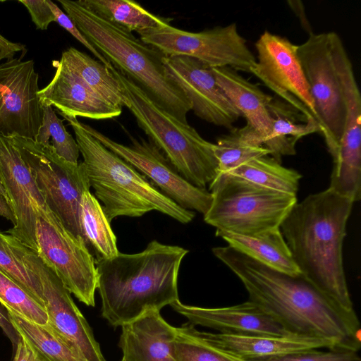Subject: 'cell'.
Instances as JSON below:
<instances>
[{"label": "cell", "mask_w": 361, "mask_h": 361, "mask_svg": "<svg viewBox=\"0 0 361 361\" xmlns=\"http://www.w3.org/2000/svg\"><path fill=\"white\" fill-rule=\"evenodd\" d=\"M212 252L240 279L249 300L288 334L329 341L334 349H360L355 311L341 307L302 274L279 271L229 245L214 247Z\"/></svg>", "instance_id": "obj_1"}, {"label": "cell", "mask_w": 361, "mask_h": 361, "mask_svg": "<svg viewBox=\"0 0 361 361\" xmlns=\"http://www.w3.org/2000/svg\"><path fill=\"white\" fill-rule=\"evenodd\" d=\"M353 203L328 188L296 202L280 226L300 274L350 312L343 244Z\"/></svg>", "instance_id": "obj_2"}, {"label": "cell", "mask_w": 361, "mask_h": 361, "mask_svg": "<svg viewBox=\"0 0 361 361\" xmlns=\"http://www.w3.org/2000/svg\"><path fill=\"white\" fill-rule=\"evenodd\" d=\"M188 252L154 240L140 252L96 261L102 317L121 327L178 300V273Z\"/></svg>", "instance_id": "obj_3"}, {"label": "cell", "mask_w": 361, "mask_h": 361, "mask_svg": "<svg viewBox=\"0 0 361 361\" xmlns=\"http://www.w3.org/2000/svg\"><path fill=\"white\" fill-rule=\"evenodd\" d=\"M88 42L120 73L132 80L160 107L188 123L192 105L166 73V56L131 32L97 16L80 1L59 0Z\"/></svg>", "instance_id": "obj_4"}, {"label": "cell", "mask_w": 361, "mask_h": 361, "mask_svg": "<svg viewBox=\"0 0 361 361\" xmlns=\"http://www.w3.org/2000/svg\"><path fill=\"white\" fill-rule=\"evenodd\" d=\"M61 115L72 127L94 196L111 222L118 216L140 217L157 211L182 224L195 214L162 193L144 175L86 132L77 118Z\"/></svg>", "instance_id": "obj_5"}, {"label": "cell", "mask_w": 361, "mask_h": 361, "mask_svg": "<svg viewBox=\"0 0 361 361\" xmlns=\"http://www.w3.org/2000/svg\"><path fill=\"white\" fill-rule=\"evenodd\" d=\"M109 69L123 88L128 102L126 107L149 140L163 152L183 178L206 189L219 173L214 144L204 140L188 123L180 121L160 107L113 66Z\"/></svg>", "instance_id": "obj_6"}, {"label": "cell", "mask_w": 361, "mask_h": 361, "mask_svg": "<svg viewBox=\"0 0 361 361\" xmlns=\"http://www.w3.org/2000/svg\"><path fill=\"white\" fill-rule=\"evenodd\" d=\"M212 203L204 221L216 231L254 235L280 228L295 195L268 189L226 173L209 183Z\"/></svg>", "instance_id": "obj_7"}, {"label": "cell", "mask_w": 361, "mask_h": 361, "mask_svg": "<svg viewBox=\"0 0 361 361\" xmlns=\"http://www.w3.org/2000/svg\"><path fill=\"white\" fill-rule=\"evenodd\" d=\"M11 137L46 205L67 230L82 240L79 222L80 207L83 193L90 188L82 162L67 161L56 153L51 145L18 135Z\"/></svg>", "instance_id": "obj_8"}, {"label": "cell", "mask_w": 361, "mask_h": 361, "mask_svg": "<svg viewBox=\"0 0 361 361\" xmlns=\"http://www.w3.org/2000/svg\"><path fill=\"white\" fill-rule=\"evenodd\" d=\"M140 39L166 56L195 59L209 68L250 73L256 57L240 35L237 24L192 32L170 25L138 32Z\"/></svg>", "instance_id": "obj_9"}, {"label": "cell", "mask_w": 361, "mask_h": 361, "mask_svg": "<svg viewBox=\"0 0 361 361\" xmlns=\"http://www.w3.org/2000/svg\"><path fill=\"white\" fill-rule=\"evenodd\" d=\"M36 216L38 256L80 302L94 307L98 283L94 257L47 206L39 209Z\"/></svg>", "instance_id": "obj_10"}, {"label": "cell", "mask_w": 361, "mask_h": 361, "mask_svg": "<svg viewBox=\"0 0 361 361\" xmlns=\"http://www.w3.org/2000/svg\"><path fill=\"white\" fill-rule=\"evenodd\" d=\"M297 54L314 102L319 133L331 154L343 133L346 104L329 32L309 35L298 45Z\"/></svg>", "instance_id": "obj_11"}, {"label": "cell", "mask_w": 361, "mask_h": 361, "mask_svg": "<svg viewBox=\"0 0 361 361\" xmlns=\"http://www.w3.org/2000/svg\"><path fill=\"white\" fill-rule=\"evenodd\" d=\"M6 238L26 267L40 281L47 324L86 361H106L89 324L61 280L36 252L9 234H6Z\"/></svg>", "instance_id": "obj_12"}, {"label": "cell", "mask_w": 361, "mask_h": 361, "mask_svg": "<svg viewBox=\"0 0 361 361\" xmlns=\"http://www.w3.org/2000/svg\"><path fill=\"white\" fill-rule=\"evenodd\" d=\"M335 61L346 104L342 137L331 154L333 169L329 188L354 202L361 196V97L353 65L340 36L330 32Z\"/></svg>", "instance_id": "obj_13"}, {"label": "cell", "mask_w": 361, "mask_h": 361, "mask_svg": "<svg viewBox=\"0 0 361 361\" xmlns=\"http://www.w3.org/2000/svg\"><path fill=\"white\" fill-rule=\"evenodd\" d=\"M82 128L109 150L144 175L162 193L181 207L203 215L212 203V195L183 178L163 152L149 140L129 135V145L118 143L90 126Z\"/></svg>", "instance_id": "obj_14"}, {"label": "cell", "mask_w": 361, "mask_h": 361, "mask_svg": "<svg viewBox=\"0 0 361 361\" xmlns=\"http://www.w3.org/2000/svg\"><path fill=\"white\" fill-rule=\"evenodd\" d=\"M255 46L257 56L250 73L280 99L317 121L314 102L298 56V45L265 30Z\"/></svg>", "instance_id": "obj_15"}, {"label": "cell", "mask_w": 361, "mask_h": 361, "mask_svg": "<svg viewBox=\"0 0 361 361\" xmlns=\"http://www.w3.org/2000/svg\"><path fill=\"white\" fill-rule=\"evenodd\" d=\"M38 79L32 60L0 64V134L35 140L44 116Z\"/></svg>", "instance_id": "obj_16"}, {"label": "cell", "mask_w": 361, "mask_h": 361, "mask_svg": "<svg viewBox=\"0 0 361 361\" xmlns=\"http://www.w3.org/2000/svg\"><path fill=\"white\" fill-rule=\"evenodd\" d=\"M0 181L16 219L6 233L37 253V212L47 205L13 137L1 134Z\"/></svg>", "instance_id": "obj_17"}, {"label": "cell", "mask_w": 361, "mask_h": 361, "mask_svg": "<svg viewBox=\"0 0 361 361\" xmlns=\"http://www.w3.org/2000/svg\"><path fill=\"white\" fill-rule=\"evenodd\" d=\"M164 65L197 116L215 126L233 128L241 114L218 84L211 68L187 56H165Z\"/></svg>", "instance_id": "obj_18"}, {"label": "cell", "mask_w": 361, "mask_h": 361, "mask_svg": "<svg viewBox=\"0 0 361 361\" xmlns=\"http://www.w3.org/2000/svg\"><path fill=\"white\" fill-rule=\"evenodd\" d=\"M193 326L214 329L219 334L289 335L281 325L250 300L223 307H202L183 304L170 305Z\"/></svg>", "instance_id": "obj_19"}, {"label": "cell", "mask_w": 361, "mask_h": 361, "mask_svg": "<svg viewBox=\"0 0 361 361\" xmlns=\"http://www.w3.org/2000/svg\"><path fill=\"white\" fill-rule=\"evenodd\" d=\"M56 72L51 82L37 95L42 106H54L59 114L94 120L118 116L122 109L109 103L91 90L59 61H54Z\"/></svg>", "instance_id": "obj_20"}, {"label": "cell", "mask_w": 361, "mask_h": 361, "mask_svg": "<svg viewBox=\"0 0 361 361\" xmlns=\"http://www.w3.org/2000/svg\"><path fill=\"white\" fill-rule=\"evenodd\" d=\"M176 327L170 325L160 311L149 310L121 326L118 346L124 361H177L173 341Z\"/></svg>", "instance_id": "obj_21"}, {"label": "cell", "mask_w": 361, "mask_h": 361, "mask_svg": "<svg viewBox=\"0 0 361 361\" xmlns=\"http://www.w3.org/2000/svg\"><path fill=\"white\" fill-rule=\"evenodd\" d=\"M202 332L214 344L245 361L268 359L314 349H334L329 341L294 334L235 335Z\"/></svg>", "instance_id": "obj_22"}, {"label": "cell", "mask_w": 361, "mask_h": 361, "mask_svg": "<svg viewBox=\"0 0 361 361\" xmlns=\"http://www.w3.org/2000/svg\"><path fill=\"white\" fill-rule=\"evenodd\" d=\"M221 88L264 145L271 133L268 104L272 97L230 68H211Z\"/></svg>", "instance_id": "obj_23"}, {"label": "cell", "mask_w": 361, "mask_h": 361, "mask_svg": "<svg viewBox=\"0 0 361 361\" xmlns=\"http://www.w3.org/2000/svg\"><path fill=\"white\" fill-rule=\"evenodd\" d=\"M271 133L264 147L281 163L283 156L294 155L296 142L302 137L320 132L317 121L302 114L280 99L272 97L268 104Z\"/></svg>", "instance_id": "obj_24"}, {"label": "cell", "mask_w": 361, "mask_h": 361, "mask_svg": "<svg viewBox=\"0 0 361 361\" xmlns=\"http://www.w3.org/2000/svg\"><path fill=\"white\" fill-rule=\"evenodd\" d=\"M215 234L228 245L271 269L290 275L300 273L280 228L254 235L219 231Z\"/></svg>", "instance_id": "obj_25"}, {"label": "cell", "mask_w": 361, "mask_h": 361, "mask_svg": "<svg viewBox=\"0 0 361 361\" xmlns=\"http://www.w3.org/2000/svg\"><path fill=\"white\" fill-rule=\"evenodd\" d=\"M59 61L103 99L119 108L126 107L121 84L104 64L74 47L64 51Z\"/></svg>", "instance_id": "obj_26"}, {"label": "cell", "mask_w": 361, "mask_h": 361, "mask_svg": "<svg viewBox=\"0 0 361 361\" xmlns=\"http://www.w3.org/2000/svg\"><path fill=\"white\" fill-rule=\"evenodd\" d=\"M79 222L82 240L96 261L111 259L119 252L116 236L102 207L90 191L81 199Z\"/></svg>", "instance_id": "obj_27"}, {"label": "cell", "mask_w": 361, "mask_h": 361, "mask_svg": "<svg viewBox=\"0 0 361 361\" xmlns=\"http://www.w3.org/2000/svg\"><path fill=\"white\" fill-rule=\"evenodd\" d=\"M7 313L18 334L42 361H86L48 324H38Z\"/></svg>", "instance_id": "obj_28"}, {"label": "cell", "mask_w": 361, "mask_h": 361, "mask_svg": "<svg viewBox=\"0 0 361 361\" xmlns=\"http://www.w3.org/2000/svg\"><path fill=\"white\" fill-rule=\"evenodd\" d=\"M97 16L129 32L156 29L170 25L171 19L151 13L130 0H80Z\"/></svg>", "instance_id": "obj_29"}, {"label": "cell", "mask_w": 361, "mask_h": 361, "mask_svg": "<svg viewBox=\"0 0 361 361\" xmlns=\"http://www.w3.org/2000/svg\"><path fill=\"white\" fill-rule=\"evenodd\" d=\"M219 164V173H229L240 165L257 157L270 155L257 135L247 126L232 128L214 144Z\"/></svg>", "instance_id": "obj_30"}, {"label": "cell", "mask_w": 361, "mask_h": 361, "mask_svg": "<svg viewBox=\"0 0 361 361\" xmlns=\"http://www.w3.org/2000/svg\"><path fill=\"white\" fill-rule=\"evenodd\" d=\"M262 187L295 195L301 175L286 168L269 155L250 160L229 173Z\"/></svg>", "instance_id": "obj_31"}, {"label": "cell", "mask_w": 361, "mask_h": 361, "mask_svg": "<svg viewBox=\"0 0 361 361\" xmlns=\"http://www.w3.org/2000/svg\"><path fill=\"white\" fill-rule=\"evenodd\" d=\"M176 329L173 352L177 361H245L209 341L189 322Z\"/></svg>", "instance_id": "obj_32"}, {"label": "cell", "mask_w": 361, "mask_h": 361, "mask_svg": "<svg viewBox=\"0 0 361 361\" xmlns=\"http://www.w3.org/2000/svg\"><path fill=\"white\" fill-rule=\"evenodd\" d=\"M0 303L5 310L38 324H47L45 308L23 286L0 269Z\"/></svg>", "instance_id": "obj_33"}, {"label": "cell", "mask_w": 361, "mask_h": 361, "mask_svg": "<svg viewBox=\"0 0 361 361\" xmlns=\"http://www.w3.org/2000/svg\"><path fill=\"white\" fill-rule=\"evenodd\" d=\"M42 106V124L35 141L51 145L60 157L68 162L78 164L80 150L76 140L66 130L63 120L56 116L52 106Z\"/></svg>", "instance_id": "obj_34"}, {"label": "cell", "mask_w": 361, "mask_h": 361, "mask_svg": "<svg viewBox=\"0 0 361 361\" xmlns=\"http://www.w3.org/2000/svg\"><path fill=\"white\" fill-rule=\"evenodd\" d=\"M0 269L18 282L44 307L42 289L38 276L26 267L8 242L6 234L1 231Z\"/></svg>", "instance_id": "obj_35"}, {"label": "cell", "mask_w": 361, "mask_h": 361, "mask_svg": "<svg viewBox=\"0 0 361 361\" xmlns=\"http://www.w3.org/2000/svg\"><path fill=\"white\" fill-rule=\"evenodd\" d=\"M250 361H361L357 351L320 348Z\"/></svg>", "instance_id": "obj_36"}, {"label": "cell", "mask_w": 361, "mask_h": 361, "mask_svg": "<svg viewBox=\"0 0 361 361\" xmlns=\"http://www.w3.org/2000/svg\"><path fill=\"white\" fill-rule=\"evenodd\" d=\"M47 2L55 17V22L67 30L91 53L99 59V61L110 68L112 65L88 42L85 37L78 30L69 16L53 1L47 0Z\"/></svg>", "instance_id": "obj_37"}, {"label": "cell", "mask_w": 361, "mask_h": 361, "mask_svg": "<svg viewBox=\"0 0 361 361\" xmlns=\"http://www.w3.org/2000/svg\"><path fill=\"white\" fill-rule=\"evenodd\" d=\"M29 11L32 20L39 30H47L49 25L55 22V17L47 0H20Z\"/></svg>", "instance_id": "obj_38"}, {"label": "cell", "mask_w": 361, "mask_h": 361, "mask_svg": "<svg viewBox=\"0 0 361 361\" xmlns=\"http://www.w3.org/2000/svg\"><path fill=\"white\" fill-rule=\"evenodd\" d=\"M0 327L11 341L14 353L20 337L11 323L7 311L2 306H0Z\"/></svg>", "instance_id": "obj_39"}, {"label": "cell", "mask_w": 361, "mask_h": 361, "mask_svg": "<svg viewBox=\"0 0 361 361\" xmlns=\"http://www.w3.org/2000/svg\"><path fill=\"white\" fill-rule=\"evenodd\" d=\"M13 353L12 361H42L21 338Z\"/></svg>", "instance_id": "obj_40"}, {"label": "cell", "mask_w": 361, "mask_h": 361, "mask_svg": "<svg viewBox=\"0 0 361 361\" xmlns=\"http://www.w3.org/2000/svg\"><path fill=\"white\" fill-rule=\"evenodd\" d=\"M20 51H25L23 44L12 42L0 34V61L4 59L6 61L13 59L15 53Z\"/></svg>", "instance_id": "obj_41"}, {"label": "cell", "mask_w": 361, "mask_h": 361, "mask_svg": "<svg viewBox=\"0 0 361 361\" xmlns=\"http://www.w3.org/2000/svg\"><path fill=\"white\" fill-rule=\"evenodd\" d=\"M287 3L290 8L295 12L300 21L302 27L305 30L309 35L314 33L305 15V8L302 2L300 1H288Z\"/></svg>", "instance_id": "obj_42"}, {"label": "cell", "mask_w": 361, "mask_h": 361, "mask_svg": "<svg viewBox=\"0 0 361 361\" xmlns=\"http://www.w3.org/2000/svg\"><path fill=\"white\" fill-rule=\"evenodd\" d=\"M0 216L16 224L15 216L5 197L0 194Z\"/></svg>", "instance_id": "obj_43"}, {"label": "cell", "mask_w": 361, "mask_h": 361, "mask_svg": "<svg viewBox=\"0 0 361 361\" xmlns=\"http://www.w3.org/2000/svg\"><path fill=\"white\" fill-rule=\"evenodd\" d=\"M0 194L1 195H3L6 199V193H5L4 189L1 183V181H0Z\"/></svg>", "instance_id": "obj_44"}, {"label": "cell", "mask_w": 361, "mask_h": 361, "mask_svg": "<svg viewBox=\"0 0 361 361\" xmlns=\"http://www.w3.org/2000/svg\"><path fill=\"white\" fill-rule=\"evenodd\" d=\"M121 361H124L123 359Z\"/></svg>", "instance_id": "obj_45"}]
</instances>
